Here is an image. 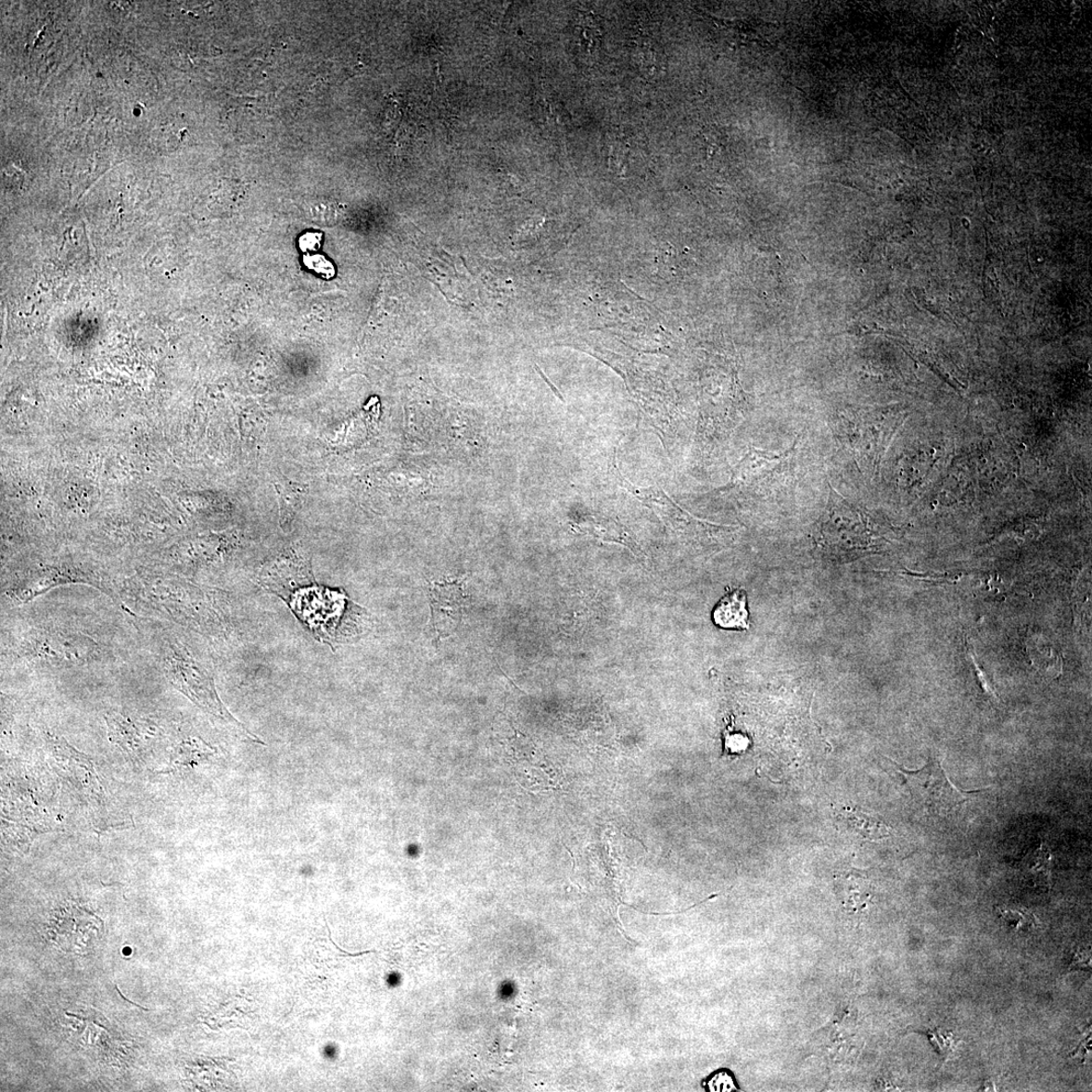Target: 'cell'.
<instances>
[{"label": "cell", "mask_w": 1092, "mask_h": 1092, "mask_svg": "<svg viewBox=\"0 0 1092 1092\" xmlns=\"http://www.w3.org/2000/svg\"><path fill=\"white\" fill-rule=\"evenodd\" d=\"M429 600L432 624L438 639L450 637L460 627L463 616L465 596L462 584H431Z\"/></svg>", "instance_id": "5b68a950"}, {"label": "cell", "mask_w": 1092, "mask_h": 1092, "mask_svg": "<svg viewBox=\"0 0 1092 1092\" xmlns=\"http://www.w3.org/2000/svg\"><path fill=\"white\" fill-rule=\"evenodd\" d=\"M582 29V36L584 37L583 44L590 54V52H592V50L597 48L598 44H600L601 36L599 26L598 24H595L594 19H590L588 20H584Z\"/></svg>", "instance_id": "7c38bea8"}, {"label": "cell", "mask_w": 1092, "mask_h": 1092, "mask_svg": "<svg viewBox=\"0 0 1092 1092\" xmlns=\"http://www.w3.org/2000/svg\"><path fill=\"white\" fill-rule=\"evenodd\" d=\"M839 819L852 833L867 841L884 840L890 835V830L883 821L867 815L860 809L844 808Z\"/></svg>", "instance_id": "ba28073f"}, {"label": "cell", "mask_w": 1092, "mask_h": 1092, "mask_svg": "<svg viewBox=\"0 0 1092 1092\" xmlns=\"http://www.w3.org/2000/svg\"><path fill=\"white\" fill-rule=\"evenodd\" d=\"M159 654L163 672L175 689L210 716L233 724L250 740L263 743L231 716L218 695L215 679L208 665L184 642L177 639H166L161 643Z\"/></svg>", "instance_id": "6da1fadb"}, {"label": "cell", "mask_w": 1092, "mask_h": 1092, "mask_svg": "<svg viewBox=\"0 0 1092 1092\" xmlns=\"http://www.w3.org/2000/svg\"><path fill=\"white\" fill-rule=\"evenodd\" d=\"M1028 863L1031 872L1043 874L1046 879H1049L1052 863L1049 846L1042 842L1039 848L1029 856Z\"/></svg>", "instance_id": "9c48e42d"}, {"label": "cell", "mask_w": 1092, "mask_h": 1092, "mask_svg": "<svg viewBox=\"0 0 1092 1092\" xmlns=\"http://www.w3.org/2000/svg\"><path fill=\"white\" fill-rule=\"evenodd\" d=\"M889 762L894 766L901 785L908 790L910 797L933 815L949 813L963 805L968 795L977 793H967L953 785L937 759H930L926 766L917 771H909L894 761Z\"/></svg>", "instance_id": "3957f363"}, {"label": "cell", "mask_w": 1092, "mask_h": 1092, "mask_svg": "<svg viewBox=\"0 0 1092 1092\" xmlns=\"http://www.w3.org/2000/svg\"><path fill=\"white\" fill-rule=\"evenodd\" d=\"M928 1037L934 1049L937 1050L944 1060H946L953 1051V1034L941 1029H934L928 1032Z\"/></svg>", "instance_id": "30bf717a"}, {"label": "cell", "mask_w": 1092, "mask_h": 1092, "mask_svg": "<svg viewBox=\"0 0 1092 1092\" xmlns=\"http://www.w3.org/2000/svg\"><path fill=\"white\" fill-rule=\"evenodd\" d=\"M796 444L783 452L750 449L720 491L748 501L778 497L795 480Z\"/></svg>", "instance_id": "7a4b0ae2"}, {"label": "cell", "mask_w": 1092, "mask_h": 1092, "mask_svg": "<svg viewBox=\"0 0 1092 1092\" xmlns=\"http://www.w3.org/2000/svg\"><path fill=\"white\" fill-rule=\"evenodd\" d=\"M710 1091H733L737 1090V1086L733 1082V1078L727 1072L717 1073L713 1075L707 1084Z\"/></svg>", "instance_id": "4fadbf2b"}, {"label": "cell", "mask_w": 1092, "mask_h": 1092, "mask_svg": "<svg viewBox=\"0 0 1092 1092\" xmlns=\"http://www.w3.org/2000/svg\"><path fill=\"white\" fill-rule=\"evenodd\" d=\"M1026 650L1032 665L1040 673L1050 677H1058L1062 673V654L1044 635L1030 633L1026 641Z\"/></svg>", "instance_id": "8992f818"}, {"label": "cell", "mask_w": 1092, "mask_h": 1092, "mask_svg": "<svg viewBox=\"0 0 1092 1092\" xmlns=\"http://www.w3.org/2000/svg\"><path fill=\"white\" fill-rule=\"evenodd\" d=\"M1000 913L1002 918L1017 930L1034 926L1035 919L1032 913L1027 910L1000 909Z\"/></svg>", "instance_id": "8fae6325"}, {"label": "cell", "mask_w": 1092, "mask_h": 1092, "mask_svg": "<svg viewBox=\"0 0 1092 1092\" xmlns=\"http://www.w3.org/2000/svg\"><path fill=\"white\" fill-rule=\"evenodd\" d=\"M713 619L722 629H749V612L743 590H737L724 597L713 612Z\"/></svg>", "instance_id": "52a82bcc"}, {"label": "cell", "mask_w": 1092, "mask_h": 1092, "mask_svg": "<svg viewBox=\"0 0 1092 1092\" xmlns=\"http://www.w3.org/2000/svg\"><path fill=\"white\" fill-rule=\"evenodd\" d=\"M97 649L96 642L81 632L43 629L27 635L20 653L29 661L77 666L93 661Z\"/></svg>", "instance_id": "277c9868"}]
</instances>
